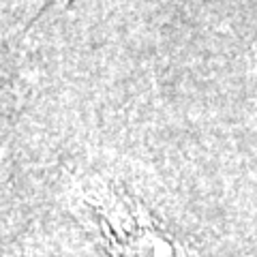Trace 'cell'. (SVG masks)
I'll use <instances>...</instances> for the list:
<instances>
[{
	"instance_id": "1",
	"label": "cell",
	"mask_w": 257,
	"mask_h": 257,
	"mask_svg": "<svg viewBox=\"0 0 257 257\" xmlns=\"http://www.w3.org/2000/svg\"><path fill=\"white\" fill-rule=\"evenodd\" d=\"M79 216L94 231L109 257H187L144 208L114 187H94L79 199Z\"/></svg>"
}]
</instances>
